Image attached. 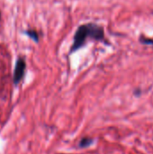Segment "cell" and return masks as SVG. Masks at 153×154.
Returning <instances> with one entry per match:
<instances>
[{
  "instance_id": "obj_1",
  "label": "cell",
  "mask_w": 153,
  "mask_h": 154,
  "mask_svg": "<svg viewBox=\"0 0 153 154\" xmlns=\"http://www.w3.org/2000/svg\"><path fill=\"white\" fill-rule=\"evenodd\" d=\"M103 35H104L103 29L96 24L90 23V24L82 25L81 27L78 28V32L75 34L71 51H74L78 48H80L84 44L87 38L92 37L95 39H102Z\"/></svg>"
},
{
  "instance_id": "obj_2",
  "label": "cell",
  "mask_w": 153,
  "mask_h": 154,
  "mask_svg": "<svg viewBox=\"0 0 153 154\" xmlns=\"http://www.w3.org/2000/svg\"><path fill=\"white\" fill-rule=\"evenodd\" d=\"M24 69H25V62L22 59H19L16 62V65H15V69H14V83H18L23 76V73H24Z\"/></svg>"
},
{
  "instance_id": "obj_3",
  "label": "cell",
  "mask_w": 153,
  "mask_h": 154,
  "mask_svg": "<svg viewBox=\"0 0 153 154\" xmlns=\"http://www.w3.org/2000/svg\"><path fill=\"white\" fill-rule=\"evenodd\" d=\"M90 143H91V140H90V139H84V140H82L81 146H87V145H88Z\"/></svg>"
},
{
  "instance_id": "obj_4",
  "label": "cell",
  "mask_w": 153,
  "mask_h": 154,
  "mask_svg": "<svg viewBox=\"0 0 153 154\" xmlns=\"http://www.w3.org/2000/svg\"><path fill=\"white\" fill-rule=\"evenodd\" d=\"M27 33H28V34H29L31 37H32V38L35 40V41H38V38H37V37H35V36H36V33H35V32H28Z\"/></svg>"
}]
</instances>
